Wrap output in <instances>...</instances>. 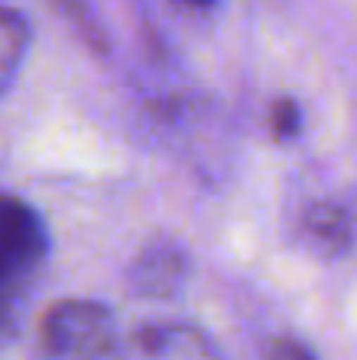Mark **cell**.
<instances>
[{
	"label": "cell",
	"mask_w": 357,
	"mask_h": 360,
	"mask_svg": "<svg viewBox=\"0 0 357 360\" xmlns=\"http://www.w3.org/2000/svg\"><path fill=\"white\" fill-rule=\"evenodd\" d=\"M49 259V231L39 210L21 200L7 196L0 214V326L11 340L18 333V311L35 287L39 273Z\"/></svg>",
	"instance_id": "1"
},
{
	"label": "cell",
	"mask_w": 357,
	"mask_h": 360,
	"mask_svg": "<svg viewBox=\"0 0 357 360\" xmlns=\"http://www.w3.org/2000/svg\"><path fill=\"white\" fill-rule=\"evenodd\" d=\"M32 360H116V319L102 301L63 297L35 322Z\"/></svg>",
	"instance_id": "2"
},
{
	"label": "cell",
	"mask_w": 357,
	"mask_h": 360,
	"mask_svg": "<svg viewBox=\"0 0 357 360\" xmlns=\"http://www.w3.org/2000/svg\"><path fill=\"white\" fill-rule=\"evenodd\" d=\"M291 221L298 241L326 262L347 259L357 248V203L351 196H308Z\"/></svg>",
	"instance_id": "3"
},
{
	"label": "cell",
	"mask_w": 357,
	"mask_h": 360,
	"mask_svg": "<svg viewBox=\"0 0 357 360\" xmlns=\"http://www.w3.org/2000/svg\"><path fill=\"white\" fill-rule=\"evenodd\" d=\"M186 280H189V252L182 248V241L168 235L144 241L126 266V290L144 301H168L186 287Z\"/></svg>",
	"instance_id": "4"
},
{
	"label": "cell",
	"mask_w": 357,
	"mask_h": 360,
	"mask_svg": "<svg viewBox=\"0 0 357 360\" xmlns=\"http://www.w3.org/2000/svg\"><path fill=\"white\" fill-rule=\"evenodd\" d=\"M133 360H221L211 340L179 322H151L140 326L130 340Z\"/></svg>",
	"instance_id": "5"
},
{
	"label": "cell",
	"mask_w": 357,
	"mask_h": 360,
	"mask_svg": "<svg viewBox=\"0 0 357 360\" xmlns=\"http://www.w3.org/2000/svg\"><path fill=\"white\" fill-rule=\"evenodd\" d=\"M28 42H32V28H28L25 14L14 11V7H4V21H0V77H4V88L14 84L18 67L28 53Z\"/></svg>",
	"instance_id": "6"
},
{
	"label": "cell",
	"mask_w": 357,
	"mask_h": 360,
	"mask_svg": "<svg viewBox=\"0 0 357 360\" xmlns=\"http://www.w3.org/2000/svg\"><path fill=\"white\" fill-rule=\"evenodd\" d=\"M53 7L67 18V25L77 32V39H81L92 53H106L109 39H106V32H102L95 11L88 7V0H53Z\"/></svg>",
	"instance_id": "7"
},
{
	"label": "cell",
	"mask_w": 357,
	"mask_h": 360,
	"mask_svg": "<svg viewBox=\"0 0 357 360\" xmlns=\"http://www.w3.org/2000/svg\"><path fill=\"white\" fill-rule=\"evenodd\" d=\"M301 129H305V112H301V105L294 98H277L270 105V133L277 140H284V143L298 140Z\"/></svg>",
	"instance_id": "8"
},
{
	"label": "cell",
	"mask_w": 357,
	"mask_h": 360,
	"mask_svg": "<svg viewBox=\"0 0 357 360\" xmlns=\"http://www.w3.org/2000/svg\"><path fill=\"white\" fill-rule=\"evenodd\" d=\"M263 360H319L308 343H301L298 336H273L263 347Z\"/></svg>",
	"instance_id": "9"
},
{
	"label": "cell",
	"mask_w": 357,
	"mask_h": 360,
	"mask_svg": "<svg viewBox=\"0 0 357 360\" xmlns=\"http://www.w3.org/2000/svg\"><path fill=\"white\" fill-rule=\"evenodd\" d=\"M172 4H179V7H186V11H211V7H218L221 0H172Z\"/></svg>",
	"instance_id": "10"
}]
</instances>
